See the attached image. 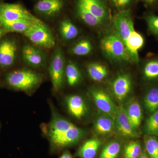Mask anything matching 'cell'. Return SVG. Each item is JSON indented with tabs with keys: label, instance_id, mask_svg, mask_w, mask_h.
<instances>
[{
	"label": "cell",
	"instance_id": "obj_1",
	"mask_svg": "<svg viewBox=\"0 0 158 158\" xmlns=\"http://www.w3.org/2000/svg\"><path fill=\"white\" fill-rule=\"evenodd\" d=\"M52 118L45 133L52 149L59 151L78 143L85 135L84 130L61 116L52 107Z\"/></svg>",
	"mask_w": 158,
	"mask_h": 158
},
{
	"label": "cell",
	"instance_id": "obj_2",
	"mask_svg": "<svg viewBox=\"0 0 158 158\" xmlns=\"http://www.w3.org/2000/svg\"><path fill=\"white\" fill-rule=\"evenodd\" d=\"M6 80L7 84L13 89L29 92L40 85L42 77L36 72L24 69L9 73Z\"/></svg>",
	"mask_w": 158,
	"mask_h": 158
},
{
	"label": "cell",
	"instance_id": "obj_3",
	"mask_svg": "<svg viewBox=\"0 0 158 158\" xmlns=\"http://www.w3.org/2000/svg\"><path fill=\"white\" fill-rule=\"evenodd\" d=\"M101 47L105 55L112 60L131 62L124 44L116 34L105 36L102 40Z\"/></svg>",
	"mask_w": 158,
	"mask_h": 158
},
{
	"label": "cell",
	"instance_id": "obj_4",
	"mask_svg": "<svg viewBox=\"0 0 158 158\" xmlns=\"http://www.w3.org/2000/svg\"><path fill=\"white\" fill-rule=\"evenodd\" d=\"M35 45L45 48H51L55 45L52 33L43 22L34 23L23 34Z\"/></svg>",
	"mask_w": 158,
	"mask_h": 158
},
{
	"label": "cell",
	"instance_id": "obj_5",
	"mask_svg": "<svg viewBox=\"0 0 158 158\" xmlns=\"http://www.w3.org/2000/svg\"><path fill=\"white\" fill-rule=\"evenodd\" d=\"M65 59L62 51L57 48L51 60L49 71L53 89L56 92L62 89L65 79Z\"/></svg>",
	"mask_w": 158,
	"mask_h": 158
},
{
	"label": "cell",
	"instance_id": "obj_6",
	"mask_svg": "<svg viewBox=\"0 0 158 158\" xmlns=\"http://www.w3.org/2000/svg\"><path fill=\"white\" fill-rule=\"evenodd\" d=\"M0 19L10 21L22 20L33 23L42 22L18 4H0Z\"/></svg>",
	"mask_w": 158,
	"mask_h": 158
},
{
	"label": "cell",
	"instance_id": "obj_7",
	"mask_svg": "<svg viewBox=\"0 0 158 158\" xmlns=\"http://www.w3.org/2000/svg\"><path fill=\"white\" fill-rule=\"evenodd\" d=\"M115 34L124 45L132 32L135 30L131 13L130 10H123L115 15L113 19Z\"/></svg>",
	"mask_w": 158,
	"mask_h": 158
},
{
	"label": "cell",
	"instance_id": "obj_8",
	"mask_svg": "<svg viewBox=\"0 0 158 158\" xmlns=\"http://www.w3.org/2000/svg\"><path fill=\"white\" fill-rule=\"evenodd\" d=\"M97 107L102 113L109 115L115 119L118 107L104 90L99 88H94L90 90Z\"/></svg>",
	"mask_w": 158,
	"mask_h": 158
},
{
	"label": "cell",
	"instance_id": "obj_9",
	"mask_svg": "<svg viewBox=\"0 0 158 158\" xmlns=\"http://www.w3.org/2000/svg\"><path fill=\"white\" fill-rule=\"evenodd\" d=\"M114 120L115 129L120 136L127 138L137 137V130L130 121L124 107H118Z\"/></svg>",
	"mask_w": 158,
	"mask_h": 158
},
{
	"label": "cell",
	"instance_id": "obj_10",
	"mask_svg": "<svg viewBox=\"0 0 158 158\" xmlns=\"http://www.w3.org/2000/svg\"><path fill=\"white\" fill-rule=\"evenodd\" d=\"M17 45L13 39H6L0 42V66L9 68L14 64L17 52Z\"/></svg>",
	"mask_w": 158,
	"mask_h": 158
},
{
	"label": "cell",
	"instance_id": "obj_11",
	"mask_svg": "<svg viewBox=\"0 0 158 158\" xmlns=\"http://www.w3.org/2000/svg\"><path fill=\"white\" fill-rule=\"evenodd\" d=\"M22 57L26 64L33 68H41L46 63L45 56L42 51L30 44L23 48Z\"/></svg>",
	"mask_w": 158,
	"mask_h": 158
},
{
	"label": "cell",
	"instance_id": "obj_12",
	"mask_svg": "<svg viewBox=\"0 0 158 158\" xmlns=\"http://www.w3.org/2000/svg\"><path fill=\"white\" fill-rule=\"evenodd\" d=\"M65 103L69 112L75 118L81 120L87 115L88 107L84 98L77 94L67 97Z\"/></svg>",
	"mask_w": 158,
	"mask_h": 158
},
{
	"label": "cell",
	"instance_id": "obj_13",
	"mask_svg": "<svg viewBox=\"0 0 158 158\" xmlns=\"http://www.w3.org/2000/svg\"><path fill=\"white\" fill-rule=\"evenodd\" d=\"M131 77L127 74H122L116 77L112 84L113 94L118 100L123 101L131 89Z\"/></svg>",
	"mask_w": 158,
	"mask_h": 158
},
{
	"label": "cell",
	"instance_id": "obj_14",
	"mask_svg": "<svg viewBox=\"0 0 158 158\" xmlns=\"http://www.w3.org/2000/svg\"><path fill=\"white\" fill-rule=\"evenodd\" d=\"M144 42L143 36L134 30L125 44L131 62L138 63L139 61L138 51L143 46Z\"/></svg>",
	"mask_w": 158,
	"mask_h": 158
},
{
	"label": "cell",
	"instance_id": "obj_15",
	"mask_svg": "<svg viewBox=\"0 0 158 158\" xmlns=\"http://www.w3.org/2000/svg\"><path fill=\"white\" fill-rule=\"evenodd\" d=\"M62 0H40L35 6L37 12L47 16L59 13L63 7Z\"/></svg>",
	"mask_w": 158,
	"mask_h": 158
},
{
	"label": "cell",
	"instance_id": "obj_16",
	"mask_svg": "<svg viewBox=\"0 0 158 158\" xmlns=\"http://www.w3.org/2000/svg\"><path fill=\"white\" fill-rule=\"evenodd\" d=\"M94 127L99 135H109L115 129V120L111 116L102 113L95 118Z\"/></svg>",
	"mask_w": 158,
	"mask_h": 158
},
{
	"label": "cell",
	"instance_id": "obj_17",
	"mask_svg": "<svg viewBox=\"0 0 158 158\" xmlns=\"http://www.w3.org/2000/svg\"><path fill=\"white\" fill-rule=\"evenodd\" d=\"M77 2L102 21L107 19V10L102 0H78Z\"/></svg>",
	"mask_w": 158,
	"mask_h": 158
},
{
	"label": "cell",
	"instance_id": "obj_18",
	"mask_svg": "<svg viewBox=\"0 0 158 158\" xmlns=\"http://www.w3.org/2000/svg\"><path fill=\"white\" fill-rule=\"evenodd\" d=\"M101 145V141L92 138L84 142L77 152L76 156L80 158H94Z\"/></svg>",
	"mask_w": 158,
	"mask_h": 158
},
{
	"label": "cell",
	"instance_id": "obj_19",
	"mask_svg": "<svg viewBox=\"0 0 158 158\" xmlns=\"http://www.w3.org/2000/svg\"><path fill=\"white\" fill-rule=\"evenodd\" d=\"M0 23L7 32H16L23 34L34 23L26 20L7 21L0 19Z\"/></svg>",
	"mask_w": 158,
	"mask_h": 158
},
{
	"label": "cell",
	"instance_id": "obj_20",
	"mask_svg": "<svg viewBox=\"0 0 158 158\" xmlns=\"http://www.w3.org/2000/svg\"><path fill=\"white\" fill-rule=\"evenodd\" d=\"M130 121L136 130L140 126L142 118L141 106L137 101L130 102L127 108H124Z\"/></svg>",
	"mask_w": 158,
	"mask_h": 158
},
{
	"label": "cell",
	"instance_id": "obj_21",
	"mask_svg": "<svg viewBox=\"0 0 158 158\" xmlns=\"http://www.w3.org/2000/svg\"><path fill=\"white\" fill-rule=\"evenodd\" d=\"M77 11L78 15L88 25L98 27L102 24L104 22L97 17L80 3H77Z\"/></svg>",
	"mask_w": 158,
	"mask_h": 158
},
{
	"label": "cell",
	"instance_id": "obj_22",
	"mask_svg": "<svg viewBox=\"0 0 158 158\" xmlns=\"http://www.w3.org/2000/svg\"><path fill=\"white\" fill-rule=\"evenodd\" d=\"M87 71L90 78L95 81H101L107 77L108 69L105 65L98 62H92L87 66Z\"/></svg>",
	"mask_w": 158,
	"mask_h": 158
},
{
	"label": "cell",
	"instance_id": "obj_23",
	"mask_svg": "<svg viewBox=\"0 0 158 158\" xmlns=\"http://www.w3.org/2000/svg\"><path fill=\"white\" fill-rule=\"evenodd\" d=\"M59 32L61 37L65 40L74 39L79 33L77 28L69 19L62 21L59 26Z\"/></svg>",
	"mask_w": 158,
	"mask_h": 158
},
{
	"label": "cell",
	"instance_id": "obj_24",
	"mask_svg": "<svg viewBox=\"0 0 158 158\" xmlns=\"http://www.w3.org/2000/svg\"><path fill=\"white\" fill-rule=\"evenodd\" d=\"M65 77L69 86H75L80 82L81 77V72L73 62H69L65 65Z\"/></svg>",
	"mask_w": 158,
	"mask_h": 158
},
{
	"label": "cell",
	"instance_id": "obj_25",
	"mask_svg": "<svg viewBox=\"0 0 158 158\" xmlns=\"http://www.w3.org/2000/svg\"><path fill=\"white\" fill-rule=\"evenodd\" d=\"M144 104L146 110L150 113L158 110V88H152L148 90L144 97Z\"/></svg>",
	"mask_w": 158,
	"mask_h": 158
},
{
	"label": "cell",
	"instance_id": "obj_26",
	"mask_svg": "<svg viewBox=\"0 0 158 158\" xmlns=\"http://www.w3.org/2000/svg\"><path fill=\"white\" fill-rule=\"evenodd\" d=\"M121 144L116 141L108 143L102 150L99 158H116L120 150Z\"/></svg>",
	"mask_w": 158,
	"mask_h": 158
},
{
	"label": "cell",
	"instance_id": "obj_27",
	"mask_svg": "<svg viewBox=\"0 0 158 158\" xmlns=\"http://www.w3.org/2000/svg\"><path fill=\"white\" fill-rule=\"evenodd\" d=\"M92 45L88 40H82L76 44L71 50L72 53L77 56H87L92 50Z\"/></svg>",
	"mask_w": 158,
	"mask_h": 158
},
{
	"label": "cell",
	"instance_id": "obj_28",
	"mask_svg": "<svg viewBox=\"0 0 158 158\" xmlns=\"http://www.w3.org/2000/svg\"><path fill=\"white\" fill-rule=\"evenodd\" d=\"M142 152L140 142L131 141L125 147L123 156L124 158H139Z\"/></svg>",
	"mask_w": 158,
	"mask_h": 158
},
{
	"label": "cell",
	"instance_id": "obj_29",
	"mask_svg": "<svg viewBox=\"0 0 158 158\" xmlns=\"http://www.w3.org/2000/svg\"><path fill=\"white\" fill-rule=\"evenodd\" d=\"M145 131L149 136H158V110L152 113L146 120Z\"/></svg>",
	"mask_w": 158,
	"mask_h": 158
},
{
	"label": "cell",
	"instance_id": "obj_30",
	"mask_svg": "<svg viewBox=\"0 0 158 158\" xmlns=\"http://www.w3.org/2000/svg\"><path fill=\"white\" fill-rule=\"evenodd\" d=\"M144 77L149 80L158 78V59H153L145 64L144 68Z\"/></svg>",
	"mask_w": 158,
	"mask_h": 158
},
{
	"label": "cell",
	"instance_id": "obj_31",
	"mask_svg": "<svg viewBox=\"0 0 158 158\" xmlns=\"http://www.w3.org/2000/svg\"><path fill=\"white\" fill-rule=\"evenodd\" d=\"M145 149L150 158H158V140L150 136L145 141Z\"/></svg>",
	"mask_w": 158,
	"mask_h": 158
},
{
	"label": "cell",
	"instance_id": "obj_32",
	"mask_svg": "<svg viewBox=\"0 0 158 158\" xmlns=\"http://www.w3.org/2000/svg\"><path fill=\"white\" fill-rule=\"evenodd\" d=\"M146 21L150 31L158 37V16L153 14L148 15L146 17Z\"/></svg>",
	"mask_w": 158,
	"mask_h": 158
},
{
	"label": "cell",
	"instance_id": "obj_33",
	"mask_svg": "<svg viewBox=\"0 0 158 158\" xmlns=\"http://www.w3.org/2000/svg\"><path fill=\"white\" fill-rule=\"evenodd\" d=\"M132 0H112L114 6L119 9H124L129 5Z\"/></svg>",
	"mask_w": 158,
	"mask_h": 158
},
{
	"label": "cell",
	"instance_id": "obj_34",
	"mask_svg": "<svg viewBox=\"0 0 158 158\" xmlns=\"http://www.w3.org/2000/svg\"><path fill=\"white\" fill-rule=\"evenodd\" d=\"M59 158H73V156L69 151L65 150Z\"/></svg>",
	"mask_w": 158,
	"mask_h": 158
},
{
	"label": "cell",
	"instance_id": "obj_35",
	"mask_svg": "<svg viewBox=\"0 0 158 158\" xmlns=\"http://www.w3.org/2000/svg\"><path fill=\"white\" fill-rule=\"evenodd\" d=\"M6 33V31H5V29L0 23V39Z\"/></svg>",
	"mask_w": 158,
	"mask_h": 158
},
{
	"label": "cell",
	"instance_id": "obj_36",
	"mask_svg": "<svg viewBox=\"0 0 158 158\" xmlns=\"http://www.w3.org/2000/svg\"><path fill=\"white\" fill-rule=\"evenodd\" d=\"M141 1L146 3L147 5H151L155 3L158 0H141Z\"/></svg>",
	"mask_w": 158,
	"mask_h": 158
},
{
	"label": "cell",
	"instance_id": "obj_37",
	"mask_svg": "<svg viewBox=\"0 0 158 158\" xmlns=\"http://www.w3.org/2000/svg\"><path fill=\"white\" fill-rule=\"evenodd\" d=\"M139 158H150V157L146 152H142Z\"/></svg>",
	"mask_w": 158,
	"mask_h": 158
}]
</instances>
